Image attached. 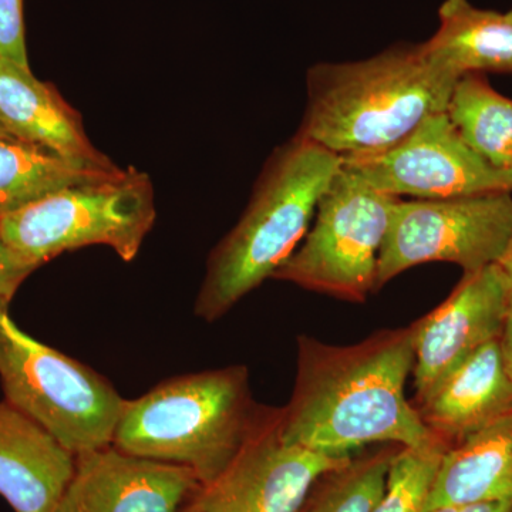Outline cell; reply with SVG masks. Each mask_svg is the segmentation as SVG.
I'll use <instances>...</instances> for the list:
<instances>
[{
    "label": "cell",
    "mask_w": 512,
    "mask_h": 512,
    "mask_svg": "<svg viewBox=\"0 0 512 512\" xmlns=\"http://www.w3.org/2000/svg\"><path fill=\"white\" fill-rule=\"evenodd\" d=\"M413 366L410 326L348 346L299 336L295 386L279 420L282 439L330 456H352L367 444L423 447L440 439L404 394Z\"/></svg>",
    "instance_id": "obj_1"
},
{
    "label": "cell",
    "mask_w": 512,
    "mask_h": 512,
    "mask_svg": "<svg viewBox=\"0 0 512 512\" xmlns=\"http://www.w3.org/2000/svg\"><path fill=\"white\" fill-rule=\"evenodd\" d=\"M460 76L424 43H397L357 62L319 63L306 74L298 136L340 158L383 153L447 110Z\"/></svg>",
    "instance_id": "obj_2"
},
{
    "label": "cell",
    "mask_w": 512,
    "mask_h": 512,
    "mask_svg": "<svg viewBox=\"0 0 512 512\" xmlns=\"http://www.w3.org/2000/svg\"><path fill=\"white\" fill-rule=\"evenodd\" d=\"M342 158L296 134L276 148L241 220L208 259L194 312L214 322L272 278L311 228Z\"/></svg>",
    "instance_id": "obj_3"
},
{
    "label": "cell",
    "mask_w": 512,
    "mask_h": 512,
    "mask_svg": "<svg viewBox=\"0 0 512 512\" xmlns=\"http://www.w3.org/2000/svg\"><path fill=\"white\" fill-rule=\"evenodd\" d=\"M266 413L252 397L247 366L177 376L126 400L113 446L188 468L205 487L224 473Z\"/></svg>",
    "instance_id": "obj_4"
},
{
    "label": "cell",
    "mask_w": 512,
    "mask_h": 512,
    "mask_svg": "<svg viewBox=\"0 0 512 512\" xmlns=\"http://www.w3.org/2000/svg\"><path fill=\"white\" fill-rule=\"evenodd\" d=\"M0 383L6 402L74 456L113 444L126 400L92 367L23 332L2 302Z\"/></svg>",
    "instance_id": "obj_5"
},
{
    "label": "cell",
    "mask_w": 512,
    "mask_h": 512,
    "mask_svg": "<svg viewBox=\"0 0 512 512\" xmlns=\"http://www.w3.org/2000/svg\"><path fill=\"white\" fill-rule=\"evenodd\" d=\"M156 218L150 178L127 168L116 177L66 188L0 218V237L37 268L89 245H106L131 262Z\"/></svg>",
    "instance_id": "obj_6"
},
{
    "label": "cell",
    "mask_w": 512,
    "mask_h": 512,
    "mask_svg": "<svg viewBox=\"0 0 512 512\" xmlns=\"http://www.w3.org/2000/svg\"><path fill=\"white\" fill-rule=\"evenodd\" d=\"M399 200L370 187L340 163L308 234L272 279L342 301L365 302L376 292L380 249Z\"/></svg>",
    "instance_id": "obj_7"
},
{
    "label": "cell",
    "mask_w": 512,
    "mask_h": 512,
    "mask_svg": "<svg viewBox=\"0 0 512 512\" xmlns=\"http://www.w3.org/2000/svg\"><path fill=\"white\" fill-rule=\"evenodd\" d=\"M512 235V192L399 200L377 261L376 291L407 269L450 262L464 274L498 264Z\"/></svg>",
    "instance_id": "obj_8"
},
{
    "label": "cell",
    "mask_w": 512,
    "mask_h": 512,
    "mask_svg": "<svg viewBox=\"0 0 512 512\" xmlns=\"http://www.w3.org/2000/svg\"><path fill=\"white\" fill-rule=\"evenodd\" d=\"M342 167L384 194L444 200L512 192L510 178L474 153L446 111L424 120L409 137L373 156L342 158Z\"/></svg>",
    "instance_id": "obj_9"
},
{
    "label": "cell",
    "mask_w": 512,
    "mask_h": 512,
    "mask_svg": "<svg viewBox=\"0 0 512 512\" xmlns=\"http://www.w3.org/2000/svg\"><path fill=\"white\" fill-rule=\"evenodd\" d=\"M281 410H268L217 480L202 487L190 512H301L316 483L353 456H330L282 439Z\"/></svg>",
    "instance_id": "obj_10"
},
{
    "label": "cell",
    "mask_w": 512,
    "mask_h": 512,
    "mask_svg": "<svg viewBox=\"0 0 512 512\" xmlns=\"http://www.w3.org/2000/svg\"><path fill=\"white\" fill-rule=\"evenodd\" d=\"M510 301L503 269L488 265L464 274L446 301L410 326L416 403L468 356L500 338Z\"/></svg>",
    "instance_id": "obj_11"
},
{
    "label": "cell",
    "mask_w": 512,
    "mask_h": 512,
    "mask_svg": "<svg viewBox=\"0 0 512 512\" xmlns=\"http://www.w3.org/2000/svg\"><path fill=\"white\" fill-rule=\"evenodd\" d=\"M202 484L188 468L133 456L113 444L76 456L55 512H190Z\"/></svg>",
    "instance_id": "obj_12"
},
{
    "label": "cell",
    "mask_w": 512,
    "mask_h": 512,
    "mask_svg": "<svg viewBox=\"0 0 512 512\" xmlns=\"http://www.w3.org/2000/svg\"><path fill=\"white\" fill-rule=\"evenodd\" d=\"M0 121L13 137L55 151L90 170L116 171L93 146L79 111L52 86L37 80L30 67L0 56Z\"/></svg>",
    "instance_id": "obj_13"
},
{
    "label": "cell",
    "mask_w": 512,
    "mask_h": 512,
    "mask_svg": "<svg viewBox=\"0 0 512 512\" xmlns=\"http://www.w3.org/2000/svg\"><path fill=\"white\" fill-rule=\"evenodd\" d=\"M424 426L453 444L512 413V377L500 338L468 356L420 403Z\"/></svg>",
    "instance_id": "obj_14"
},
{
    "label": "cell",
    "mask_w": 512,
    "mask_h": 512,
    "mask_svg": "<svg viewBox=\"0 0 512 512\" xmlns=\"http://www.w3.org/2000/svg\"><path fill=\"white\" fill-rule=\"evenodd\" d=\"M76 456L39 423L0 402V497L15 512H55Z\"/></svg>",
    "instance_id": "obj_15"
},
{
    "label": "cell",
    "mask_w": 512,
    "mask_h": 512,
    "mask_svg": "<svg viewBox=\"0 0 512 512\" xmlns=\"http://www.w3.org/2000/svg\"><path fill=\"white\" fill-rule=\"evenodd\" d=\"M494 501H512V413L448 448L424 512Z\"/></svg>",
    "instance_id": "obj_16"
},
{
    "label": "cell",
    "mask_w": 512,
    "mask_h": 512,
    "mask_svg": "<svg viewBox=\"0 0 512 512\" xmlns=\"http://www.w3.org/2000/svg\"><path fill=\"white\" fill-rule=\"evenodd\" d=\"M440 26L426 47L458 76L512 73V16L476 8L468 0H446Z\"/></svg>",
    "instance_id": "obj_17"
},
{
    "label": "cell",
    "mask_w": 512,
    "mask_h": 512,
    "mask_svg": "<svg viewBox=\"0 0 512 512\" xmlns=\"http://www.w3.org/2000/svg\"><path fill=\"white\" fill-rule=\"evenodd\" d=\"M123 170H90L49 148L0 138V218L66 188L116 177Z\"/></svg>",
    "instance_id": "obj_18"
},
{
    "label": "cell",
    "mask_w": 512,
    "mask_h": 512,
    "mask_svg": "<svg viewBox=\"0 0 512 512\" xmlns=\"http://www.w3.org/2000/svg\"><path fill=\"white\" fill-rule=\"evenodd\" d=\"M446 113L474 153L495 170H512V99L498 93L483 73L460 77Z\"/></svg>",
    "instance_id": "obj_19"
},
{
    "label": "cell",
    "mask_w": 512,
    "mask_h": 512,
    "mask_svg": "<svg viewBox=\"0 0 512 512\" xmlns=\"http://www.w3.org/2000/svg\"><path fill=\"white\" fill-rule=\"evenodd\" d=\"M387 444L369 456L352 457L346 466L325 474L313 487L301 512H370L386 485L394 454Z\"/></svg>",
    "instance_id": "obj_20"
},
{
    "label": "cell",
    "mask_w": 512,
    "mask_h": 512,
    "mask_svg": "<svg viewBox=\"0 0 512 512\" xmlns=\"http://www.w3.org/2000/svg\"><path fill=\"white\" fill-rule=\"evenodd\" d=\"M450 447L443 439L423 447H400L390 464L383 494L370 512H424L441 458Z\"/></svg>",
    "instance_id": "obj_21"
},
{
    "label": "cell",
    "mask_w": 512,
    "mask_h": 512,
    "mask_svg": "<svg viewBox=\"0 0 512 512\" xmlns=\"http://www.w3.org/2000/svg\"><path fill=\"white\" fill-rule=\"evenodd\" d=\"M0 56L29 67L23 0H0Z\"/></svg>",
    "instance_id": "obj_22"
},
{
    "label": "cell",
    "mask_w": 512,
    "mask_h": 512,
    "mask_svg": "<svg viewBox=\"0 0 512 512\" xmlns=\"http://www.w3.org/2000/svg\"><path fill=\"white\" fill-rule=\"evenodd\" d=\"M36 269L0 237V302L10 305L20 285Z\"/></svg>",
    "instance_id": "obj_23"
},
{
    "label": "cell",
    "mask_w": 512,
    "mask_h": 512,
    "mask_svg": "<svg viewBox=\"0 0 512 512\" xmlns=\"http://www.w3.org/2000/svg\"><path fill=\"white\" fill-rule=\"evenodd\" d=\"M427 512H512V501L443 505Z\"/></svg>",
    "instance_id": "obj_24"
},
{
    "label": "cell",
    "mask_w": 512,
    "mask_h": 512,
    "mask_svg": "<svg viewBox=\"0 0 512 512\" xmlns=\"http://www.w3.org/2000/svg\"><path fill=\"white\" fill-rule=\"evenodd\" d=\"M500 346L505 366L512 377V298L505 315L503 330H501Z\"/></svg>",
    "instance_id": "obj_25"
},
{
    "label": "cell",
    "mask_w": 512,
    "mask_h": 512,
    "mask_svg": "<svg viewBox=\"0 0 512 512\" xmlns=\"http://www.w3.org/2000/svg\"><path fill=\"white\" fill-rule=\"evenodd\" d=\"M498 266L503 269L504 275L507 276L512 298V235L510 242H508L507 249H505L503 258H501L500 262H498Z\"/></svg>",
    "instance_id": "obj_26"
},
{
    "label": "cell",
    "mask_w": 512,
    "mask_h": 512,
    "mask_svg": "<svg viewBox=\"0 0 512 512\" xmlns=\"http://www.w3.org/2000/svg\"><path fill=\"white\" fill-rule=\"evenodd\" d=\"M13 137L12 134L9 133L8 128L3 126L2 121H0V138H8ZM15 138V137H13Z\"/></svg>",
    "instance_id": "obj_27"
},
{
    "label": "cell",
    "mask_w": 512,
    "mask_h": 512,
    "mask_svg": "<svg viewBox=\"0 0 512 512\" xmlns=\"http://www.w3.org/2000/svg\"><path fill=\"white\" fill-rule=\"evenodd\" d=\"M508 175V178H510V183L512 185V170L508 171V173H505Z\"/></svg>",
    "instance_id": "obj_28"
},
{
    "label": "cell",
    "mask_w": 512,
    "mask_h": 512,
    "mask_svg": "<svg viewBox=\"0 0 512 512\" xmlns=\"http://www.w3.org/2000/svg\"><path fill=\"white\" fill-rule=\"evenodd\" d=\"M508 13H510V15L512 16V9H511V10H510V12H508Z\"/></svg>",
    "instance_id": "obj_29"
}]
</instances>
